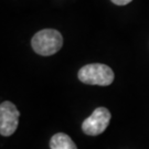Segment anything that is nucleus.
Masks as SVG:
<instances>
[{"label":"nucleus","instance_id":"1","mask_svg":"<svg viewBox=\"0 0 149 149\" xmlns=\"http://www.w3.org/2000/svg\"><path fill=\"white\" fill-rule=\"evenodd\" d=\"M31 44L34 52L43 56H49L61 50L63 38L59 31L54 29H44L33 36Z\"/></svg>","mask_w":149,"mask_h":149},{"label":"nucleus","instance_id":"2","mask_svg":"<svg viewBox=\"0 0 149 149\" xmlns=\"http://www.w3.org/2000/svg\"><path fill=\"white\" fill-rule=\"evenodd\" d=\"M79 80L90 85H111L114 81L113 70L105 64L93 63L87 64L79 71Z\"/></svg>","mask_w":149,"mask_h":149},{"label":"nucleus","instance_id":"3","mask_svg":"<svg viewBox=\"0 0 149 149\" xmlns=\"http://www.w3.org/2000/svg\"><path fill=\"white\" fill-rule=\"evenodd\" d=\"M111 113L105 107H98L82 124L83 132L88 136H97L105 132L111 122Z\"/></svg>","mask_w":149,"mask_h":149},{"label":"nucleus","instance_id":"4","mask_svg":"<svg viewBox=\"0 0 149 149\" xmlns=\"http://www.w3.org/2000/svg\"><path fill=\"white\" fill-rule=\"evenodd\" d=\"M20 113L15 104L5 101L0 105V134L5 137L11 136L18 128Z\"/></svg>","mask_w":149,"mask_h":149},{"label":"nucleus","instance_id":"5","mask_svg":"<svg viewBox=\"0 0 149 149\" xmlns=\"http://www.w3.org/2000/svg\"><path fill=\"white\" fill-rule=\"evenodd\" d=\"M51 149H77L75 143L71 139L69 135L63 133L55 134L50 140Z\"/></svg>","mask_w":149,"mask_h":149},{"label":"nucleus","instance_id":"6","mask_svg":"<svg viewBox=\"0 0 149 149\" xmlns=\"http://www.w3.org/2000/svg\"><path fill=\"white\" fill-rule=\"evenodd\" d=\"M133 0H112V2H114L115 5L117 6H125L128 5L129 2H132Z\"/></svg>","mask_w":149,"mask_h":149}]
</instances>
